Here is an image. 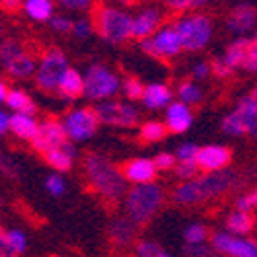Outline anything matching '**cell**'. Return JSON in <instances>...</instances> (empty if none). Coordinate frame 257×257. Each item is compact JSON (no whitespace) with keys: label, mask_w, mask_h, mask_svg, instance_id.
Instances as JSON below:
<instances>
[{"label":"cell","mask_w":257,"mask_h":257,"mask_svg":"<svg viewBox=\"0 0 257 257\" xmlns=\"http://www.w3.org/2000/svg\"><path fill=\"white\" fill-rule=\"evenodd\" d=\"M0 173L9 179H19V165L7 153H0Z\"/></svg>","instance_id":"41"},{"label":"cell","mask_w":257,"mask_h":257,"mask_svg":"<svg viewBox=\"0 0 257 257\" xmlns=\"http://www.w3.org/2000/svg\"><path fill=\"white\" fill-rule=\"evenodd\" d=\"M7 243L11 247V251L19 257V255H23L29 247V237H27V232L23 228H9L7 230Z\"/></svg>","instance_id":"34"},{"label":"cell","mask_w":257,"mask_h":257,"mask_svg":"<svg viewBox=\"0 0 257 257\" xmlns=\"http://www.w3.org/2000/svg\"><path fill=\"white\" fill-rule=\"evenodd\" d=\"M253 208H257V196H255V191H253V194H241V196H237V200H234V210H239V212L251 214Z\"/></svg>","instance_id":"44"},{"label":"cell","mask_w":257,"mask_h":257,"mask_svg":"<svg viewBox=\"0 0 257 257\" xmlns=\"http://www.w3.org/2000/svg\"><path fill=\"white\" fill-rule=\"evenodd\" d=\"M84 177L95 194L109 204L121 202L127 194V181L123 177V171L99 153H91L84 157Z\"/></svg>","instance_id":"1"},{"label":"cell","mask_w":257,"mask_h":257,"mask_svg":"<svg viewBox=\"0 0 257 257\" xmlns=\"http://www.w3.org/2000/svg\"><path fill=\"white\" fill-rule=\"evenodd\" d=\"M255 196H257V191H255Z\"/></svg>","instance_id":"58"},{"label":"cell","mask_w":257,"mask_h":257,"mask_svg":"<svg viewBox=\"0 0 257 257\" xmlns=\"http://www.w3.org/2000/svg\"><path fill=\"white\" fill-rule=\"evenodd\" d=\"M198 153H200V146L194 142H183L177 146L175 151V159L177 163H196L198 161Z\"/></svg>","instance_id":"37"},{"label":"cell","mask_w":257,"mask_h":257,"mask_svg":"<svg viewBox=\"0 0 257 257\" xmlns=\"http://www.w3.org/2000/svg\"><path fill=\"white\" fill-rule=\"evenodd\" d=\"M58 5L66 11L82 13V11H89L93 7V0H58Z\"/></svg>","instance_id":"46"},{"label":"cell","mask_w":257,"mask_h":257,"mask_svg":"<svg viewBox=\"0 0 257 257\" xmlns=\"http://www.w3.org/2000/svg\"><path fill=\"white\" fill-rule=\"evenodd\" d=\"M132 17L121 7L113 5H99L93 13L95 31L103 41L111 46H121L127 39H132Z\"/></svg>","instance_id":"3"},{"label":"cell","mask_w":257,"mask_h":257,"mask_svg":"<svg viewBox=\"0 0 257 257\" xmlns=\"http://www.w3.org/2000/svg\"><path fill=\"white\" fill-rule=\"evenodd\" d=\"M239 175L232 169H222V171H214V173H204L198 177V185L202 189L204 200H214V198H222L237 187Z\"/></svg>","instance_id":"14"},{"label":"cell","mask_w":257,"mask_h":257,"mask_svg":"<svg viewBox=\"0 0 257 257\" xmlns=\"http://www.w3.org/2000/svg\"><path fill=\"white\" fill-rule=\"evenodd\" d=\"M183 253H185V257H218V253L212 249L210 243H206V245H185Z\"/></svg>","instance_id":"43"},{"label":"cell","mask_w":257,"mask_h":257,"mask_svg":"<svg viewBox=\"0 0 257 257\" xmlns=\"http://www.w3.org/2000/svg\"><path fill=\"white\" fill-rule=\"evenodd\" d=\"M165 125L171 134H185L194 125V111H191V107L181 101H173L165 109Z\"/></svg>","instance_id":"20"},{"label":"cell","mask_w":257,"mask_h":257,"mask_svg":"<svg viewBox=\"0 0 257 257\" xmlns=\"http://www.w3.org/2000/svg\"><path fill=\"white\" fill-rule=\"evenodd\" d=\"M66 142H70V140L66 136V130H64V123L56 117H48L44 121H39L37 134L31 140V146L35 153L48 155V153L56 151V148H62Z\"/></svg>","instance_id":"13"},{"label":"cell","mask_w":257,"mask_h":257,"mask_svg":"<svg viewBox=\"0 0 257 257\" xmlns=\"http://www.w3.org/2000/svg\"><path fill=\"white\" fill-rule=\"evenodd\" d=\"M212 237L210 228L204 222H191L183 228V241L185 245H206Z\"/></svg>","instance_id":"30"},{"label":"cell","mask_w":257,"mask_h":257,"mask_svg":"<svg viewBox=\"0 0 257 257\" xmlns=\"http://www.w3.org/2000/svg\"><path fill=\"white\" fill-rule=\"evenodd\" d=\"M123 177L127 183L132 185H144V183H155L157 175H159V169L155 165L153 159H146V157H136L130 159L123 167Z\"/></svg>","instance_id":"19"},{"label":"cell","mask_w":257,"mask_h":257,"mask_svg":"<svg viewBox=\"0 0 257 257\" xmlns=\"http://www.w3.org/2000/svg\"><path fill=\"white\" fill-rule=\"evenodd\" d=\"M210 245L224 257H257V241L249 237H234L226 230H214Z\"/></svg>","instance_id":"12"},{"label":"cell","mask_w":257,"mask_h":257,"mask_svg":"<svg viewBox=\"0 0 257 257\" xmlns=\"http://www.w3.org/2000/svg\"><path fill=\"white\" fill-rule=\"evenodd\" d=\"M249 97H253V99L257 101V84H255V87L251 89V93H249Z\"/></svg>","instance_id":"53"},{"label":"cell","mask_w":257,"mask_h":257,"mask_svg":"<svg viewBox=\"0 0 257 257\" xmlns=\"http://www.w3.org/2000/svg\"><path fill=\"white\" fill-rule=\"evenodd\" d=\"M140 101L146 109H151V111L167 109V107L173 103V91H171L165 82H148L144 87V95Z\"/></svg>","instance_id":"21"},{"label":"cell","mask_w":257,"mask_h":257,"mask_svg":"<svg viewBox=\"0 0 257 257\" xmlns=\"http://www.w3.org/2000/svg\"><path fill=\"white\" fill-rule=\"evenodd\" d=\"M68 68H70L68 58L62 50L58 48L46 50L37 62V72H35L37 87L46 93H58V84Z\"/></svg>","instance_id":"6"},{"label":"cell","mask_w":257,"mask_h":257,"mask_svg":"<svg viewBox=\"0 0 257 257\" xmlns=\"http://www.w3.org/2000/svg\"><path fill=\"white\" fill-rule=\"evenodd\" d=\"M107 237L115 249H130L138 243V224L127 216H115L107 226Z\"/></svg>","instance_id":"17"},{"label":"cell","mask_w":257,"mask_h":257,"mask_svg":"<svg viewBox=\"0 0 257 257\" xmlns=\"http://www.w3.org/2000/svg\"><path fill=\"white\" fill-rule=\"evenodd\" d=\"M167 134H169V130H167L165 121H157V119L146 121V123H142V127H140V138H142L144 142H148V144L161 142Z\"/></svg>","instance_id":"32"},{"label":"cell","mask_w":257,"mask_h":257,"mask_svg":"<svg viewBox=\"0 0 257 257\" xmlns=\"http://www.w3.org/2000/svg\"><path fill=\"white\" fill-rule=\"evenodd\" d=\"M58 95L64 101H76L78 97H82L84 95V74H80L76 68L70 66L58 84Z\"/></svg>","instance_id":"22"},{"label":"cell","mask_w":257,"mask_h":257,"mask_svg":"<svg viewBox=\"0 0 257 257\" xmlns=\"http://www.w3.org/2000/svg\"><path fill=\"white\" fill-rule=\"evenodd\" d=\"M95 113L101 123L107 125H117V127H134L138 123V109L130 101H119V99H109L95 105Z\"/></svg>","instance_id":"11"},{"label":"cell","mask_w":257,"mask_h":257,"mask_svg":"<svg viewBox=\"0 0 257 257\" xmlns=\"http://www.w3.org/2000/svg\"><path fill=\"white\" fill-rule=\"evenodd\" d=\"M202 99H204V91L198 87L194 80L179 82V87H177V101H181V103L191 107V105H198Z\"/></svg>","instance_id":"31"},{"label":"cell","mask_w":257,"mask_h":257,"mask_svg":"<svg viewBox=\"0 0 257 257\" xmlns=\"http://www.w3.org/2000/svg\"><path fill=\"white\" fill-rule=\"evenodd\" d=\"M23 11L31 21L37 23H50L54 13V0H23Z\"/></svg>","instance_id":"29"},{"label":"cell","mask_w":257,"mask_h":257,"mask_svg":"<svg viewBox=\"0 0 257 257\" xmlns=\"http://www.w3.org/2000/svg\"><path fill=\"white\" fill-rule=\"evenodd\" d=\"M253 220H255V228H257V212H255V218Z\"/></svg>","instance_id":"56"},{"label":"cell","mask_w":257,"mask_h":257,"mask_svg":"<svg viewBox=\"0 0 257 257\" xmlns=\"http://www.w3.org/2000/svg\"><path fill=\"white\" fill-rule=\"evenodd\" d=\"M179 31L183 50L187 52H202L210 46L214 35V23L206 13H187L175 21Z\"/></svg>","instance_id":"4"},{"label":"cell","mask_w":257,"mask_h":257,"mask_svg":"<svg viewBox=\"0 0 257 257\" xmlns=\"http://www.w3.org/2000/svg\"><path fill=\"white\" fill-rule=\"evenodd\" d=\"M134 253H136V257H175V255L167 253V251H165L157 241H153V239H142V241H138L136 247H134Z\"/></svg>","instance_id":"35"},{"label":"cell","mask_w":257,"mask_h":257,"mask_svg":"<svg viewBox=\"0 0 257 257\" xmlns=\"http://www.w3.org/2000/svg\"><path fill=\"white\" fill-rule=\"evenodd\" d=\"M0 3H3V0H0Z\"/></svg>","instance_id":"59"},{"label":"cell","mask_w":257,"mask_h":257,"mask_svg":"<svg viewBox=\"0 0 257 257\" xmlns=\"http://www.w3.org/2000/svg\"><path fill=\"white\" fill-rule=\"evenodd\" d=\"M9 87H7V80L3 78V76H0V105H3V103H7V97H9Z\"/></svg>","instance_id":"52"},{"label":"cell","mask_w":257,"mask_h":257,"mask_svg":"<svg viewBox=\"0 0 257 257\" xmlns=\"http://www.w3.org/2000/svg\"><path fill=\"white\" fill-rule=\"evenodd\" d=\"M0 7L5 9V13H17L23 9V0H3Z\"/></svg>","instance_id":"51"},{"label":"cell","mask_w":257,"mask_h":257,"mask_svg":"<svg viewBox=\"0 0 257 257\" xmlns=\"http://www.w3.org/2000/svg\"><path fill=\"white\" fill-rule=\"evenodd\" d=\"M163 3L169 11L187 15V13H200V9L210 5V0H163Z\"/></svg>","instance_id":"33"},{"label":"cell","mask_w":257,"mask_h":257,"mask_svg":"<svg viewBox=\"0 0 257 257\" xmlns=\"http://www.w3.org/2000/svg\"><path fill=\"white\" fill-rule=\"evenodd\" d=\"M117 3H119V5H125V7H127V5H134V0H117Z\"/></svg>","instance_id":"54"},{"label":"cell","mask_w":257,"mask_h":257,"mask_svg":"<svg viewBox=\"0 0 257 257\" xmlns=\"http://www.w3.org/2000/svg\"><path fill=\"white\" fill-rule=\"evenodd\" d=\"M0 257H17L7 243V228L0 224Z\"/></svg>","instance_id":"49"},{"label":"cell","mask_w":257,"mask_h":257,"mask_svg":"<svg viewBox=\"0 0 257 257\" xmlns=\"http://www.w3.org/2000/svg\"><path fill=\"white\" fill-rule=\"evenodd\" d=\"M140 48L144 54L159 58V60H171L177 58L183 52V44L175 23H165L153 37L140 41Z\"/></svg>","instance_id":"8"},{"label":"cell","mask_w":257,"mask_h":257,"mask_svg":"<svg viewBox=\"0 0 257 257\" xmlns=\"http://www.w3.org/2000/svg\"><path fill=\"white\" fill-rule=\"evenodd\" d=\"M121 91V78L105 64H91L84 72V97L95 103L115 99Z\"/></svg>","instance_id":"5"},{"label":"cell","mask_w":257,"mask_h":257,"mask_svg":"<svg viewBox=\"0 0 257 257\" xmlns=\"http://www.w3.org/2000/svg\"><path fill=\"white\" fill-rule=\"evenodd\" d=\"M121 93L127 101H138L144 95V84L136 76H127L121 80Z\"/></svg>","instance_id":"36"},{"label":"cell","mask_w":257,"mask_h":257,"mask_svg":"<svg viewBox=\"0 0 257 257\" xmlns=\"http://www.w3.org/2000/svg\"><path fill=\"white\" fill-rule=\"evenodd\" d=\"M165 13L159 7H144L132 17V39L144 41L153 37L165 23Z\"/></svg>","instance_id":"15"},{"label":"cell","mask_w":257,"mask_h":257,"mask_svg":"<svg viewBox=\"0 0 257 257\" xmlns=\"http://www.w3.org/2000/svg\"><path fill=\"white\" fill-rule=\"evenodd\" d=\"M7 132H11V113L0 109V138H3Z\"/></svg>","instance_id":"50"},{"label":"cell","mask_w":257,"mask_h":257,"mask_svg":"<svg viewBox=\"0 0 257 257\" xmlns=\"http://www.w3.org/2000/svg\"><path fill=\"white\" fill-rule=\"evenodd\" d=\"M175 175H177V179H181V183L183 181H194V179H198L200 177V167H198V163H177L175 165Z\"/></svg>","instance_id":"38"},{"label":"cell","mask_w":257,"mask_h":257,"mask_svg":"<svg viewBox=\"0 0 257 257\" xmlns=\"http://www.w3.org/2000/svg\"><path fill=\"white\" fill-rule=\"evenodd\" d=\"M212 72V66L208 62H196L194 66H191V78L194 80H206Z\"/></svg>","instance_id":"47"},{"label":"cell","mask_w":257,"mask_h":257,"mask_svg":"<svg viewBox=\"0 0 257 257\" xmlns=\"http://www.w3.org/2000/svg\"><path fill=\"white\" fill-rule=\"evenodd\" d=\"M3 66L7 68V74L11 78L25 80V78L35 76L37 60L17 39H5L3 41Z\"/></svg>","instance_id":"7"},{"label":"cell","mask_w":257,"mask_h":257,"mask_svg":"<svg viewBox=\"0 0 257 257\" xmlns=\"http://www.w3.org/2000/svg\"><path fill=\"white\" fill-rule=\"evenodd\" d=\"M46 163L54 169V173H66L74 167V159H76V148L72 146V142H66L62 148H56V151L44 155Z\"/></svg>","instance_id":"24"},{"label":"cell","mask_w":257,"mask_h":257,"mask_svg":"<svg viewBox=\"0 0 257 257\" xmlns=\"http://www.w3.org/2000/svg\"><path fill=\"white\" fill-rule=\"evenodd\" d=\"M230 159H232L230 148H226L222 144H208V146H200L196 163L202 173H214V171L228 169Z\"/></svg>","instance_id":"18"},{"label":"cell","mask_w":257,"mask_h":257,"mask_svg":"<svg viewBox=\"0 0 257 257\" xmlns=\"http://www.w3.org/2000/svg\"><path fill=\"white\" fill-rule=\"evenodd\" d=\"M253 226H255V220H253L251 214H245L239 210H232L224 220V230L234 234V237H247V234L253 230Z\"/></svg>","instance_id":"27"},{"label":"cell","mask_w":257,"mask_h":257,"mask_svg":"<svg viewBox=\"0 0 257 257\" xmlns=\"http://www.w3.org/2000/svg\"><path fill=\"white\" fill-rule=\"evenodd\" d=\"M7 107L13 113H27V115H35L37 105L31 99V95L23 89H11L9 97H7Z\"/></svg>","instance_id":"28"},{"label":"cell","mask_w":257,"mask_h":257,"mask_svg":"<svg viewBox=\"0 0 257 257\" xmlns=\"http://www.w3.org/2000/svg\"><path fill=\"white\" fill-rule=\"evenodd\" d=\"M171 200H173V204L183 206V208L200 206V204L206 202L204 196H202V189H200V185H198V179L179 183V185L173 189V194H171Z\"/></svg>","instance_id":"23"},{"label":"cell","mask_w":257,"mask_h":257,"mask_svg":"<svg viewBox=\"0 0 257 257\" xmlns=\"http://www.w3.org/2000/svg\"><path fill=\"white\" fill-rule=\"evenodd\" d=\"M46 191L54 198H62L66 194V179H64L60 173H52L46 179Z\"/></svg>","instance_id":"39"},{"label":"cell","mask_w":257,"mask_h":257,"mask_svg":"<svg viewBox=\"0 0 257 257\" xmlns=\"http://www.w3.org/2000/svg\"><path fill=\"white\" fill-rule=\"evenodd\" d=\"M165 189L155 183H144V185H132L127 189L123 198V210L125 216L134 224L144 226L151 222L165 206Z\"/></svg>","instance_id":"2"},{"label":"cell","mask_w":257,"mask_h":257,"mask_svg":"<svg viewBox=\"0 0 257 257\" xmlns=\"http://www.w3.org/2000/svg\"><path fill=\"white\" fill-rule=\"evenodd\" d=\"M153 161H155L159 171H171V169H175V165H177L175 155H171V153H159Z\"/></svg>","instance_id":"45"},{"label":"cell","mask_w":257,"mask_h":257,"mask_svg":"<svg viewBox=\"0 0 257 257\" xmlns=\"http://www.w3.org/2000/svg\"><path fill=\"white\" fill-rule=\"evenodd\" d=\"M245 70L247 72H257V31L253 35V44H251V50H249V56H247Z\"/></svg>","instance_id":"48"},{"label":"cell","mask_w":257,"mask_h":257,"mask_svg":"<svg viewBox=\"0 0 257 257\" xmlns=\"http://www.w3.org/2000/svg\"><path fill=\"white\" fill-rule=\"evenodd\" d=\"M251 44H253V39H249V37H234L230 44L226 46L224 54L218 56V58H214L210 62L212 72L216 74L218 78H228V76H232L237 70L245 68Z\"/></svg>","instance_id":"9"},{"label":"cell","mask_w":257,"mask_h":257,"mask_svg":"<svg viewBox=\"0 0 257 257\" xmlns=\"http://www.w3.org/2000/svg\"><path fill=\"white\" fill-rule=\"evenodd\" d=\"M0 206H3V198H0Z\"/></svg>","instance_id":"57"},{"label":"cell","mask_w":257,"mask_h":257,"mask_svg":"<svg viewBox=\"0 0 257 257\" xmlns=\"http://www.w3.org/2000/svg\"><path fill=\"white\" fill-rule=\"evenodd\" d=\"M234 113L239 115L241 123H243V132L257 138V101L249 95H245L237 107H234Z\"/></svg>","instance_id":"25"},{"label":"cell","mask_w":257,"mask_h":257,"mask_svg":"<svg viewBox=\"0 0 257 257\" xmlns=\"http://www.w3.org/2000/svg\"><path fill=\"white\" fill-rule=\"evenodd\" d=\"M95 31V23H93V19H76L74 21V27H72V35L76 39H89L91 33Z\"/></svg>","instance_id":"40"},{"label":"cell","mask_w":257,"mask_h":257,"mask_svg":"<svg viewBox=\"0 0 257 257\" xmlns=\"http://www.w3.org/2000/svg\"><path fill=\"white\" fill-rule=\"evenodd\" d=\"M257 25V9L251 3H239L232 7V11L226 17V29L234 37H247Z\"/></svg>","instance_id":"16"},{"label":"cell","mask_w":257,"mask_h":257,"mask_svg":"<svg viewBox=\"0 0 257 257\" xmlns=\"http://www.w3.org/2000/svg\"><path fill=\"white\" fill-rule=\"evenodd\" d=\"M62 123L70 142H87L95 136L101 121L95 113V107L93 109L91 107H76V109H70L64 115Z\"/></svg>","instance_id":"10"},{"label":"cell","mask_w":257,"mask_h":257,"mask_svg":"<svg viewBox=\"0 0 257 257\" xmlns=\"http://www.w3.org/2000/svg\"><path fill=\"white\" fill-rule=\"evenodd\" d=\"M50 27L56 31V33H72V27H74V21L68 17V15H54L52 21H50Z\"/></svg>","instance_id":"42"},{"label":"cell","mask_w":257,"mask_h":257,"mask_svg":"<svg viewBox=\"0 0 257 257\" xmlns=\"http://www.w3.org/2000/svg\"><path fill=\"white\" fill-rule=\"evenodd\" d=\"M39 121L35 119V115H27V113H11V134L17 136L19 140H33L37 134Z\"/></svg>","instance_id":"26"},{"label":"cell","mask_w":257,"mask_h":257,"mask_svg":"<svg viewBox=\"0 0 257 257\" xmlns=\"http://www.w3.org/2000/svg\"><path fill=\"white\" fill-rule=\"evenodd\" d=\"M0 64H3V39H0Z\"/></svg>","instance_id":"55"}]
</instances>
